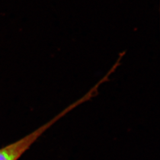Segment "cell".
I'll return each instance as SVG.
<instances>
[{
  "instance_id": "cell-1",
  "label": "cell",
  "mask_w": 160,
  "mask_h": 160,
  "mask_svg": "<svg viewBox=\"0 0 160 160\" xmlns=\"http://www.w3.org/2000/svg\"><path fill=\"white\" fill-rule=\"evenodd\" d=\"M69 112H71V109L69 107H67L38 129L16 142L0 149V160H18L47 129Z\"/></svg>"
}]
</instances>
